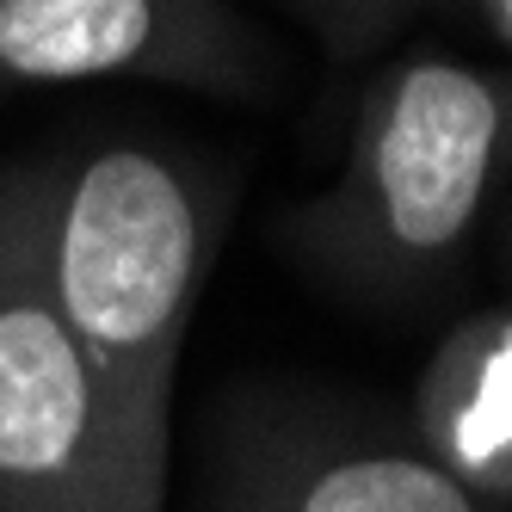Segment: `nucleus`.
<instances>
[{
	"label": "nucleus",
	"instance_id": "f257e3e1",
	"mask_svg": "<svg viewBox=\"0 0 512 512\" xmlns=\"http://www.w3.org/2000/svg\"><path fill=\"white\" fill-rule=\"evenodd\" d=\"M44 278L105 389L130 482L167 512L173 383L223 235V192L204 161L161 142H87L38 161Z\"/></svg>",
	"mask_w": 512,
	"mask_h": 512
},
{
	"label": "nucleus",
	"instance_id": "f03ea898",
	"mask_svg": "<svg viewBox=\"0 0 512 512\" xmlns=\"http://www.w3.org/2000/svg\"><path fill=\"white\" fill-rule=\"evenodd\" d=\"M506 173L512 68L414 50L364 87L340 173L284 216V241L340 297L395 309L457 278Z\"/></svg>",
	"mask_w": 512,
	"mask_h": 512
},
{
	"label": "nucleus",
	"instance_id": "7ed1b4c3",
	"mask_svg": "<svg viewBox=\"0 0 512 512\" xmlns=\"http://www.w3.org/2000/svg\"><path fill=\"white\" fill-rule=\"evenodd\" d=\"M0 512H149L50 297L38 161L0 167Z\"/></svg>",
	"mask_w": 512,
	"mask_h": 512
},
{
	"label": "nucleus",
	"instance_id": "20e7f679",
	"mask_svg": "<svg viewBox=\"0 0 512 512\" xmlns=\"http://www.w3.org/2000/svg\"><path fill=\"white\" fill-rule=\"evenodd\" d=\"M81 81L260 99L272 50L235 0H0V93Z\"/></svg>",
	"mask_w": 512,
	"mask_h": 512
},
{
	"label": "nucleus",
	"instance_id": "39448f33",
	"mask_svg": "<svg viewBox=\"0 0 512 512\" xmlns=\"http://www.w3.org/2000/svg\"><path fill=\"white\" fill-rule=\"evenodd\" d=\"M223 512H488L414 432L358 420H272L229 469Z\"/></svg>",
	"mask_w": 512,
	"mask_h": 512
},
{
	"label": "nucleus",
	"instance_id": "423d86ee",
	"mask_svg": "<svg viewBox=\"0 0 512 512\" xmlns=\"http://www.w3.org/2000/svg\"><path fill=\"white\" fill-rule=\"evenodd\" d=\"M408 432L475 500H512V303L445 327L414 383Z\"/></svg>",
	"mask_w": 512,
	"mask_h": 512
},
{
	"label": "nucleus",
	"instance_id": "0eeeda50",
	"mask_svg": "<svg viewBox=\"0 0 512 512\" xmlns=\"http://www.w3.org/2000/svg\"><path fill=\"white\" fill-rule=\"evenodd\" d=\"M290 7H297V19L315 31L334 62H358V56L383 50L420 13H445V7H463V0H290Z\"/></svg>",
	"mask_w": 512,
	"mask_h": 512
},
{
	"label": "nucleus",
	"instance_id": "6e6552de",
	"mask_svg": "<svg viewBox=\"0 0 512 512\" xmlns=\"http://www.w3.org/2000/svg\"><path fill=\"white\" fill-rule=\"evenodd\" d=\"M463 7H475V19H482L494 38L512 50V0H463Z\"/></svg>",
	"mask_w": 512,
	"mask_h": 512
},
{
	"label": "nucleus",
	"instance_id": "1a4fd4ad",
	"mask_svg": "<svg viewBox=\"0 0 512 512\" xmlns=\"http://www.w3.org/2000/svg\"><path fill=\"white\" fill-rule=\"evenodd\" d=\"M506 272H512V210H506Z\"/></svg>",
	"mask_w": 512,
	"mask_h": 512
}]
</instances>
